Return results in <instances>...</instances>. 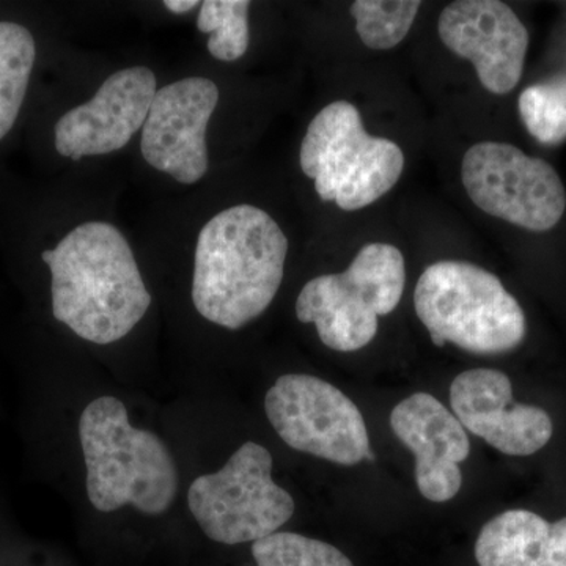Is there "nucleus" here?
Wrapping results in <instances>:
<instances>
[{"instance_id":"obj_1","label":"nucleus","mask_w":566,"mask_h":566,"mask_svg":"<svg viewBox=\"0 0 566 566\" xmlns=\"http://www.w3.org/2000/svg\"><path fill=\"white\" fill-rule=\"evenodd\" d=\"M41 256L51 270L52 314L84 340L114 344L150 308L132 248L111 223H82Z\"/></svg>"},{"instance_id":"obj_2","label":"nucleus","mask_w":566,"mask_h":566,"mask_svg":"<svg viewBox=\"0 0 566 566\" xmlns=\"http://www.w3.org/2000/svg\"><path fill=\"white\" fill-rule=\"evenodd\" d=\"M289 240L266 211L237 205L199 233L192 301L208 322L241 329L259 318L281 289Z\"/></svg>"},{"instance_id":"obj_3","label":"nucleus","mask_w":566,"mask_h":566,"mask_svg":"<svg viewBox=\"0 0 566 566\" xmlns=\"http://www.w3.org/2000/svg\"><path fill=\"white\" fill-rule=\"evenodd\" d=\"M80 439L87 468V494L103 513L133 505L158 516L174 504L178 471L172 453L155 433L134 428L125 405L99 397L82 412Z\"/></svg>"},{"instance_id":"obj_4","label":"nucleus","mask_w":566,"mask_h":566,"mask_svg":"<svg viewBox=\"0 0 566 566\" xmlns=\"http://www.w3.org/2000/svg\"><path fill=\"white\" fill-rule=\"evenodd\" d=\"M415 307L439 348L502 354L526 337V315L515 296L476 264L444 260L428 266L416 285Z\"/></svg>"},{"instance_id":"obj_5","label":"nucleus","mask_w":566,"mask_h":566,"mask_svg":"<svg viewBox=\"0 0 566 566\" xmlns=\"http://www.w3.org/2000/svg\"><path fill=\"white\" fill-rule=\"evenodd\" d=\"M301 169L324 202L357 211L386 196L400 180L405 155L395 142L370 136L354 104L323 107L301 145Z\"/></svg>"},{"instance_id":"obj_6","label":"nucleus","mask_w":566,"mask_h":566,"mask_svg":"<svg viewBox=\"0 0 566 566\" xmlns=\"http://www.w3.org/2000/svg\"><path fill=\"white\" fill-rule=\"evenodd\" d=\"M405 256L392 244L364 245L348 270L305 283L296 301L301 323H314L334 352L364 348L378 334V318L392 314L405 292Z\"/></svg>"},{"instance_id":"obj_7","label":"nucleus","mask_w":566,"mask_h":566,"mask_svg":"<svg viewBox=\"0 0 566 566\" xmlns=\"http://www.w3.org/2000/svg\"><path fill=\"white\" fill-rule=\"evenodd\" d=\"M188 505L203 534L221 545L253 543L292 520V495L273 480V457L245 442L221 471L193 480Z\"/></svg>"},{"instance_id":"obj_8","label":"nucleus","mask_w":566,"mask_h":566,"mask_svg":"<svg viewBox=\"0 0 566 566\" xmlns=\"http://www.w3.org/2000/svg\"><path fill=\"white\" fill-rule=\"evenodd\" d=\"M461 178L476 208L521 229L547 232L564 218L566 191L557 170L515 145H472Z\"/></svg>"},{"instance_id":"obj_9","label":"nucleus","mask_w":566,"mask_h":566,"mask_svg":"<svg viewBox=\"0 0 566 566\" xmlns=\"http://www.w3.org/2000/svg\"><path fill=\"white\" fill-rule=\"evenodd\" d=\"M264 409L282 441L297 452L342 465L374 458L359 408L316 376H281L268 390Z\"/></svg>"},{"instance_id":"obj_10","label":"nucleus","mask_w":566,"mask_h":566,"mask_svg":"<svg viewBox=\"0 0 566 566\" xmlns=\"http://www.w3.org/2000/svg\"><path fill=\"white\" fill-rule=\"evenodd\" d=\"M219 102L218 85L188 77L156 92L142 128L145 161L182 185L202 180L208 170L207 126Z\"/></svg>"},{"instance_id":"obj_11","label":"nucleus","mask_w":566,"mask_h":566,"mask_svg":"<svg viewBox=\"0 0 566 566\" xmlns=\"http://www.w3.org/2000/svg\"><path fill=\"white\" fill-rule=\"evenodd\" d=\"M439 36L458 57L475 66L483 87L505 95L524 71L528 31L515 11L499 0H457L442 10Z\"/></svg>"},{"instance_id":"obj_12","label":"nucleus","mask_w":566,"mask_h":566,"mask_svg":"<svg viewBox=\"0 0 566 566\" xmlns=\"http://www.w3.org/2000/svg\"><path fill=\"white\" fill-rule=\"evenodd\" d=\"M156 92L150 69L117 71L104 81L91 102L66 112L57 122L55 148L74 161L120 150L144 128Z\"/></svg>"},{"instance_id":"obj_13","label":"nucleus","mask_w":566,"mask_h":566,"mask_svg":"<svg viewBox=\"0 0 566 566\" xmlns=\"http://www.w3.org/2000/svg\"><path fill=\"white\" fill-rule=\"evenodd\" d=\"M453 415L465 430L510 457H531L553 438V420L545 409L513 401L509 376L474 368L450 386Z\"/></svg>"},{"instance_id":"obj_14","label":"nucleus","mask_w":566,"mask_h":566,"mask_svg":"<svg viewBox=\"0 0 566 566\" xmlns=\"http://www.w3.org/2000/svg\"><path fill=\"white\" fill-rule=\"evenodd\" d=\"M395 436L416 457V482L431 502H447L460 493V464L471 453L463 424L438 398L415 394L395 406L390 415Z\"/></svg>"},{"instance_id":"obj_15","label":"nucleus","mask_w":566,"mask_h":566,"mask_svg":"<svg viewBox=\"0 0 566 566\" xmlns=\"http://www.w3.org/2000/svg\"><path fill=\"white\" fill-rule=\"evenodd\" d=\"M480 566H566V517L547 523L527 510H509L480 531Z\"/></svg>"},{"instance_id":"obj_16","label":"nucleus","mask_w":566,"mask_h":566,"mask_svg":"<svg viewBox=\"0 0 566 566\" xmlns=\"http://www.w3.org/2000/svg\"><path fill=\"white\" fill-rule=\"evenodd\" d=\"M35 57L32 33L17 22L0 21V140L20 115Z\"/></svg>"},{"instance_id":"obj_17","label":"nucleus","mask_w":566,"mask_h":566,"mask_svg":"<svg viewBox=\"0 0 566 566\" xmlns=\"http://www.w3.org/2000/svg\"><path fill=\"white\" fill-rule=\"evenodd\" d=\"M420 7L419 0H356L352 14L357 35L370 50H392L411 31Z\"/></svg>"},{"instance_id":"obj_18","label":"nucleus","mask_w":566,"mask_h":566,"mask_svg":"<svg viewBox=\"0 0 566 566\" xmlns=\"http://www.w3.org/2000/svg\"><path fill=\"white\" fill-rule=\"evenodd\" d=\"M248 0H207L200 7L197 28L210 33L208 51L222 62L243 57L249 48Z\"/></svg>"},{"instance_id":"obj_19","label":"nucleus","mask_w":566,"mask_h":566,"mask_svg":"<svg viewBox=\"0 0 566 566\" xmlns=\"http://www.w3.org/2000/svg\"><path fill=\"white\" fill-rule=\"evenodd\" d=\"M517 109L536 140L562 144L566 139V74L527 87L517 99Z\"/></svg>"},{"instance_id":"obj_20","label":"nucleus","mask_w":566,"mask_h":566,"mask_svg":"<svg viewBox=\"0 0 566 566\" xmlns=\"http://www.w3.org/2000/svg\"><path fill=\"white\" fill-rule=\"evenodd\" d=\"M256 566H354L337 547L322 539L275 532L252 543Z\"/></svg>"},{"instance_id":"obj_21","label":"nucleus","mask_w":566,"mask_h":566,"mask_svg":"<svg viewBox=\"0 0 566 566\" xmlns=\"http://www.w3.org/2000/svg\"><path fill=\"white\" fill-rule=\"evenodd\" d=\"M164 7H166L167 10L172 11V13L181 14L188 13V11L199 7V2H197V0H166V2H164Z\"/></svg>"}]
</instances>
